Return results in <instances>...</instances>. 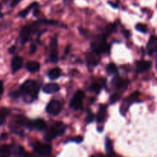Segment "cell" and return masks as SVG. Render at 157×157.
I'll return each instance as SVG.
<instances>
[{
    "instance_id": "cell-4",
    "label": "cell",
    "mask_w": 157,
    "mask_h": 157,
    "mask_svg": "<svg viewBox=\"0 0 157 157\" xmlns=\"http://www.w3.org/2000/svg\"><path fill=\"white\" fill-rule=\"evenodd\" d=\"M84 98V93L81 90H77L74 94L70 102V106L73 110H81L83 107V100Z\"/></svg>"
},
{
    "instance_id": "cell-14",
    "label": "cell",
    "mask_w": 157,
    "mask_h": 157,
    "mask_svg": "<svg viewBox=\"0 0 157 157\" xmlns=\"http://www.w3.org/2000/svg\"><path fill=\"white\" fill-rule=\"evenodd\" d=\"M23 64V59L22 58L19 56H16L12 59V70L13 73H15L18 71L21 67H22Z\"/></svg>"
},
{
    "instance_id": "cell-12",
    "label": "cell",
    "mask_w": 157,
    "mask_h": 157,
    "mask_svg": "<svg viewBox=\"0 0 157 157\" xmlns=\"http://www.w3.org/2000/svg\"><path fill=\"white\" fill-rule=\"evenodd\" d=\"M151 62L148 61H139L136 63V71L138 73H144L151 67Z\"/></svg>"
},
{
    "instance_id": "cell-32",
    "label": "cell",
    "mask_w": 157,
    "mask_h": 157,
    "mask_svg": "<svg viewBox=\"0 0 157 157\" xmlns=\"http://www.w3.org/2000/svg\"><path fill=\"white\" fill-rule=\"evenodd\" d=\"M3 93V84L1 81H0V95L2 94Z\"/></svg>"
},
{
    "instance_id": "cell-31",
    "label": "cell",
    "mask_w": 157,
    "mask_h": 157,
    "mask_svg": "<svg viewBox=\"0 0 157 157\" xmlns=\"http://www.w3.org/2000/svg\"><path fill=\"white\" fill-rule=\"evenodd\" d=\"M20 2H21V0H12V2H11V6H12V7H15V6H17V5Z\"/></svg>"
},
{
    "instance_id": "cell-11",
    "label": "cell",
    "mask_w": 157,
    "mask_h": 157,
    "mask_svg": "<svg viewBox=\"0 0 157 157\" xmlns=\"http://www.w3.org/2000/svg\"><path fill=\"white\" fill-rule=\"evenodd\" d=\"M86 61H87V65L90 67H94L100 61L99 55H97L94 52L88 53L86 55Z\"/></svg>"
},
{
    "instance_id": "cell-5",
    "label": "cell",
    "mask_w": 157,
    "mask_h": 157,
    "mask_svg": "<svg viewBox=\"0 0 157 157\" xmlns=\"http://www.w3.org/2000/svg\"><path fill=\"white\" fill-rule=\"evenodd\" d=\"M32 147L38 154L41 156H48L51 154L52 147L49 144H41L40 142H35L32 144Z\"/></svg>"
},
{
    "instance_id": "cell-10",
    "label": "cell",
    "mask_w": 157,
    "mask_h": 157,
    "mask_svg": "<svg viewBox=\"0 0 157 157\" xmlns=\"http://www.w3.org/2000/svg\"><path fill=\"white\" fill-rule=\"evenodd\" d=\"M32 34V27L29 25L24 26L20 32V38L22 44H25L29 41Z\"/></svg>"
},
{
    "instance_id": "cell-23",
    "label": "cell",
    "mask_w": 157,
    "mask_h": 157,
    "mask_svg": "<svg viewBox=\"0 0 157 157\" xmlns=\"http://www.w3.org/2000/svg\"><path fill=\"white\" fill-rule=\"evenodd\" d=\"M8 113H9V110L7 109H2V110H0V126H2L4 124Z\"/></svg>"
},
{
    "instance_id": "cell-19",
    "label": "cell",
    "mask_w": 157,
    "mask_h": 157,
    "mask_svg": "<svg viewBox=\"0 0 157 157\" xmlns=\"http://www.w3.org/2000/svg\"><path fill=\"white\" fill-rule=\"evenodd\" d=\"M61 71L60 70V68L58 67H55V68L52 69L50 71L48 72V77L51 80H56L61 76Z\"/></svg>"
},
{
    "instance_id": "cell-30",
    "label": "cell",
    "mask_w": 157,
    "mask_h": 157,
    "mask_svg": "<svg viewBox=\"0 0 157 157\" xmlns=\"http://www.w3.org/2000/svg\"><path fill=\"white\" fill-rule=\"evenodd\" d=\"M36 50H37L36 45L34 44H32V45L30 46V51H29V53H30V55H33V54L35 53Z\"/></svg>"
},
{
    "instance_id": "cell-2",
    "label": "cell",
    "mask_w": 157,
    "mask_h": 157,
    "mask_svg": "<svg viewBox=\"0 0 157 157\" xmlns=\"http://www.w3.org/2000/svg\"><path fill=\"white\" fill-rule=\"evenodd\" d=\"M66 126L62 122H55L52 124L46 131L44 136V140L52 141V140L55 139L58 136H61L64 134L66 130Z\"/></svg>"
},
{
    "instance_id": "cell-27",
    "label": "cell",
    "mask_w": 157,
    "mask_h": 157,
    "mask_svg": "<svg viewBox=\"0 0 157 157\" xmlns=\"http://www.w3.org/2000/svg\"><path fill=\"white\" fill-rule=\"evenodd\" d=\"M94 120V115L92 112H88L87 115V117H86V123L87 124H90V123L93 122V121Z\"/></svg>"
},
{
    "instance_id": "cell-28",
    "label": "cell",
    "mask_w": 157,
    "mask_h": 157,
    "mask_svg": "<svg viewBox=\"0 0 157 157\" xmlns=\"http://www.w3.org/2000/svg\"><path fill=\"white\" fill-rule=\"evenodd\" d=\"M83 140H84V137L81 136H75V137L71 138V139H70V141L77 143V144H80V143L83 142Z\"/></svg>"
},
{
    "instance_id": "cell-25",
    "label": "cell",
    "mask_w": 157,
    "mask_h": 157,
    "mask_svg": "<svg viewBox=\"0 0 157 157\" xmlns=\"http://www.w3.org/2000/svg\"><path fill=\"white\" fill-rule=\"evenodd\" d=\"M107 71L109 74H117V67L113 63L108 64L107 67Z\"/></svg>"
},
{
    "instance_id": "cell-16",
    "label": "cell",
    "mask_w": 157,
    "mask_h": 157,
    "mask_svg": "<svg viewBox=\"0 0 157 157\" xmlns=\"http://www.w3.org/2000/svg\"><path fill=\"white\" fill-rule=\"evenodd\" d=\"M106 117H107V107L105 105H101L99 111L98 113V116H97L98 123H99V124L102 123L105 120Z\"/></svg>"
},
{
    "instance_id": "cell-8",
    "label": "cell",
    "mask_w": 157,
    "mask_h": 157,
    "mask_svg": "<svg viewBox=\"0 0 157 157\" xmlns=\"http://www.w3.org/2000/svg\"><path fill=\"white\" fill-rule=\"evenodd\" d=\"M61 103L58 101H56V100L50 101L47 105V107H46V112L49 114L57 115L61 112Z\"/></svg>"
},
{
    "instance_id": "cell-3",
    "label": "cell",
    "mask_w": 157,
    "mask_h": 157,
    "mask_svg": "<svg viewBox=\"0 0 157 157\" xmlns=\"http://www.w3.org/2000/svg\"><path fill=\"white\" fill-rule=\"evenodd\" d=\"M92 52L97 54V55H101L103 53H108L110 52V46L106 43L105 38H103L101 39H98L97 41H93L90 44Z\"/></svg>"
},
{
    "instance_id": "cell-15",
    "label": "cell",
    "mask_w": 157,
    "mask_h": 157,
    "mask_svg": "<svg viewBox=\"0 0 157 157\" xmlns=\"http://www.w3.org/2000/svg\"><path fill=\"white\" fill-rule=\"evenodd\" d=\"M59 86L55 83H50V84H46L44 85L42 90L46 94H53L55 92H58L59 90Z\"/></svg>"
},
{
    "instance_id": "cell-18",
    "label": "cell",
    "mask_w": 157,
    "mask_h": 157,
    "mask_svg": "<svg viewBox=\"0 0 157 157\" xmlns=\"http://www.w3.org/2000/svg\"><path fill=\"white\" fill-rule=\"evenodd\" d=\"M113 84H114L115 87L117 89H123L126 88L127 87V84H128V81H125V80L121 79V78L117 77V78H115L113 81Z\"/></svg>"
},
{
    "instance_id": "cell-26",
    "label": "cell",
    "mask_w": 157,
    "mask_h": 157,
    "mask_svg": "<svg viewBox=\"0 0 157 157\" xmlns=\"http://www.w3.org/2000/svg\"><path fill=\"white\" fill-rule=\"evenodd\" d=\"M136 30L139 31V32H142V33H147V27L144 24H141V23H139L136 25Z\"/></svg>"
},
{
    "instance_id": "cell-20",
    "label": "cell",
    "mask_w": 157,
    "mask_h": 157,
    "mask_svg": "<svg viewBox=\"0 0 157 157\" xmlns=\"http://www.w3.org/2000/svg\"><path fill=\"white\" fill-rule=\"evenodd\" d=\"M38 3H37V2H33V3H32V4H31L30 6H29V7H27L25 9H24V10H23V11H21V12H20L19 14H18V15H19V16L25 17L26 15H27L28 14H29V12H30L31 10H32V9H35L37 7H38Z\"/></svg>"
},
{
    "instance_id": "cell-1",
    "label": "cell",
    "mask_w": 157,
    "mask_h": 157,
    "mask_svg": "<svg viewBox=\"0 0 157 157\" xmlns=\"http://www.w3.org/2000/svg\"><path fill=\"white\" fill-rule=\"evenodd\" d=\"M20 92L24 97L25 101L30 103L36 99L38 97V86L33 80H27L21 86Z\"/></svg>"
},
{
    "instance_id": "cell-13",
    "label": "cell",
    "mask_w": 157,
    "mask_h": 157,
    "mask_svg": "<svg viewBox=\"0 0 157 157\" xmlns=\"http://www.w3.org/2000/svg\"><path fill=\"white\" fill-rule=\"evenodd\" d=\"M147 52L150 55H152L155 52H157V36H153L149 41L147 46Z\"/></svg>"
},
{
    "instance_id": "cell-33",
    "label": "cell",
    "mask_w": 157,
    "mask_h": 157,
    "mask_svg": "<svg viewBox=\"0 0 157 157\" xmlns=\"http://www.w3.org/2000/svg\"><path fill=\"white\" fill-rule=\"evenodd\" d=\"M23 157H37V156H35V155H33V154H30V153H25L24 156H23Z\"/></svg>"
},
{
    "instance_id": "cell-21",
    "label": "cell",
    "mask_w": 157,
    "mask_h": 157,
    "mask_svg": "<svg viewBox=\"0 0 157 157\" xmlns=\"http://www.w3.org/2000/svg\"><path fill=\"white\" fill-rule=\"evenodd\" d=\"M106 149L107 152V157L113 156V144L110 140L106 139Z\"/></svg>"
},
{
    "instance_id": "cell-6",
    "label": "cell",
    "mask_w": 157,
    "mask_h": 157,
    "mask_svg": "<svg viewBox=\"0 0 157 157\" xmlns=\"http://www.w3.org/2000/svg\"><path fill=\"white\" fill-rule=\"evenodd\" d=\"M138 96H139V93H138V92H135V93H133L130 96L127 97V98L124 100L122 105L121 106V113H122L123 115H125L127 110H128V108L130 107V106L131 105L133 102L136 101Z\"/></svg>"
},
{
    "instance_id": "cell-22",
    "label": "cell",
    "mask_w": 157,
    "mask_h": 157,
    "mask_svg": "<svg viewBox=\"0 0 157 157\" xmlns=\"http://www.w3.org/2000/svg\"><path fill=\"white\" fill-rule=\"evenodd\" d=\"M10 155V147L7 145L0 146V156H9Z\"/></svg>"
},
{
    "instance_id": "cell-29",
    "label": "cell",
    "mask_w": 157,
    "mask_h": 157,
    "mask_svg": "<svg viewBox=\"0 0 157 157\" xmlns=\"http://www.w3.org/2000/svg\"><path fill=\"white\" fill-rule=\"evenodd\" d=\"M120 98H121V95L118 94H113L110 97V103L113 104L116 101H117L120 99Z\"/></svg>"
},
{
    "instance_id": "cell-37",
    "label": "cell",
    "mask_w": 157,
    "mask_h": 157,
    "mask_svg": "<svg viewBox=\"0 0 157 157\" xmlns=\"http://www.w3.org/2000/svg\"><path fill=\"white\" fill-rule=\"evenodd\" d=\"M156 66H157V64H156Z\"/></svg>"
},
{
    "instance_id": "cell-24",
    "label": "cell",
    "mask_w": 157,
    "mask_h": 157,
    "mask_svg": "<svg viewBox=\"0 0 157 157\" xmlns=\"http://www.w3.org/2000/svg\"><path fill=\"white\" fill-rule=\"evenodd\" d=\"M101 88H102V86H101L99 83H94V84H92L91 86H90V90H91V91L98 94L101 91Z\"/></svg>"
},
{
    "instance_id": "cell-36",
    "label": "cell",
    "mask_w": 157,
    "mask_h": 157,
    "mask_svg": "<svg viewBox=\"0 0 157 157\" xmlns=\"http://www.w3.org/2000/svg\"><path fill=\"white\" fill-rule=\"evenodd\" d=\"M90 157H94V156H90Z\"/></svg>"
},
{
    "instance_id": "cell-34",
    "label": "cell",
    "mask_w": 157,
    "mask_h": 157,
    "mask_svg": "<svg viewBox=\"0 0 157 157\" xmlns=\"http://www.w3.org/2000/svg\"><path fill=\"white\" fill-rule=\"evenodd\" d=\"M14 49H15V47H12V48H10V50H9V52H13V51H14Z\"/></svg>"
},
{
    "instance_id": "cell-17",
    "label": "cell",
    "mask_w": 157,
    "mask_h": 157,
    "mask_svg": "<svg viewBox=\"0 0 157 157\" xmlns=\"http://www.w3.org/2000/svg\"><path fill=\"white\" fill-rule=\"evenodd\" d=\"M40 68V64L39 63L37 62V61H29L26 64V69L29 71L31 73H34V72H36L39 70Z\"/></svg>"
},
{
    "instance_id": "cell-35",
    "label": "cell",
    "mask_w": 157,
    "mask_h": 157,
    "mask_svg": "<svg viewBox=\"0 0 157 157\" xmlns=\"http://www.w3.org/2000/svg\"><path fill=\"white\" fill-rule=\"evenodd\" d=\"M0 157H9V156H0Z\"/></svg>"
},
{
    "instance_id": "cell-7",
    "label": "cell",
    "mask_w": 157,
    "mask_h": 157,
    "mask_svg": "<svg viewBox=\"0 0 157 157\" xmlns=\"http://www.w3.org/2000/svg\"><path fill=\"white\" fill-rule=\"evenodd\" d=\"M58 39L56 37H53L50 42V60L52 62H58Z\"/></svg>"
},
{
    "instance_id": "cell-9",
    "label": "cell",
    "mask_w": 157,
    "mask_h": 157,
    "mask_svg": "<svg viewBox=\"0 0 157 157\" xmlns=\"http://www.w3.org/2000/svg\"><path fill=\"white\" fill-rule=\"evenodd\" d=\"M27 128L32 130L35 129L37 130H43L46 128L45 121L42 119H37L35 121H30Z\"/></svg>"
}]
</instances>
